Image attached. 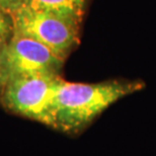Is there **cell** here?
Listing matches in <instances>:
<instances>
[{"label": "cell", "instance_id": "obj_6", "mask_svg": "<svg viewBox=\"0 0 156 156\" xmlns=\"http://www.w3.org/2000/svg\"><path fill=\"white\" fill-rule=\"evenodd\" d=\"M14 24L10 13L0 10V47L6 46L13 37Z\"/></svg>", "mask_w": 156, "mask_h": 156}, {"label": "cell", "instance_id": "obj_5", "mask_svg": "<svg viewBox=\"0 0 156 156\" xmlns=\"http://www.w3.org/2000/svg\"><path fill=\"white\" fill-rule=\"evenodd\" d=\"M87 0H24L23 5L37 10L53 12L82 23Z\"/></svg>", "mask_w": 156, "mask_h": 156}, {"label": "cell", "instance_id": "obj_4", "mask_svg": "<svg viewBox=\"0 0 156 156\" xmlns=\"http://www.w3.org/2000/svg\"><path fill=\"white\" fill-rule=\"evenodd\" d=\"M9 77L30 74L60 75L65 61L38 41L13 34L5 47Z\"/></svg>", "mask_w": 156, "mask_h": 156}, {"label": "cell", "instance_id": "obj_3", "mask_svg": "<svg viewBox=\"0 0 156 156\" xmlns=\"http://www.w3.org/2000/svg\"><path fill=\"white\" fill-rule=\"evenodd\" d=\"M61 79L55 74L10 76L0 104L7 112L51 127L53 99Z\"/></svg>", "mask_w": 156, "mask_h": 156}, {"label": "cell", "instance_id": "obj_1", "mask_svg": "<svg viewBox=\"0 0 156 156\" xmlns=\"http://www.w3.org/2000/svg\"><path fill=\"white\" fill-rule=\"evenodd\" d=\"M144 88L145 82L140 79L80 83L62 78L53 99L50 128L66 135H80L112 105Z\"/></svg>", "mask_w": 156, "mask_h": 156}, {"label": "cell", "instance_id": "obj_8", "mask_svg": "<svg viewBox=\"0 0 156 156\" xmlns=\"http://www.w3.org/2000/svg\"><path fill=\"white\" fill-rule=\"evenodd\" d=\"M24 0H0V10L12 13L14 10L23 5Z\"/></svg>", "mask_w": 156, "mask_h": 156}, {"label": "cell", "instance_id": "obj_7", "mask_svg": "<svg viewBox=\"0 0 156 156\" xmlns=\"http://www.w3.org/2000/svg\"><path fill=\"white\" fill-rule=\"evenodd\" d=\"M5 47L6 46L0 47V101H1L6 83L9 79V73L5 58Z\"/></svg>", "mask_w": 156, "mask_h": 156}, {"label": "cell", "instance_id": "obj_2", "mask_svg": "<svg viewBox=\"0 0 156 156\" xmlns=\"http://www.w3.org/2000/svg\"><path fill=\"white\" fill-rule=\"evenodd\" d=\"M14 34L34 39L66 61L80 42L81 21L53 12L20 6L11 13Z\"/></svg>", "mask_w": 156, "mask_h": 156}]
</instances>
